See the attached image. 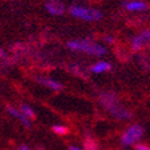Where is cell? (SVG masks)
I'll return each mask as SVG.
<instances>
[{
  "label": "cell",
  "instance_id": "8fae6325",
  "mask_svg": "<svg viewBox=\"0 0 150 150\" xmlns=\"http://www.w3.org/2000/svg\"><path fill=\"white\" fill-rule=\"evenodd\" d=\"M20 111H21V113H22L23 116H26L30 121H31V120H35V118H36V112H35V110L31 107V106L26 105V103H21V105H20Z\"/></svg>",
  "mask_w": 150,
  "mask_h": 150
},
{
  "label": "cell",
  "instance_id": "277c9868",
  "mask_svg": "<svg viewBox=\"0 0 150 150\" xmlns=\"http://www.w3.org/2000/svg\"><path fill=\"white\" fill-rule=\"evenodd\" d=\"M143 135H144V127L142 124L133 123L129 127L126 128L121 137V144L124 148L133 146L142 140Z\"/></svg>",
  "mask_w": 150,
  "mask_h": 150
},
{
  "label": "cell",
  "instance_id": "5b68a950",
  "mask_svg": "<svg viewBox=\"0 0 150 150\" xmlns=\"http://www.w3.org/2000/svg\"><path fill=\"white\" fill-rule=\"evenodd\" d=\"M150 45V30H143L139 33H137L132 41H130V46H132V49L135 52L140 51L144 47Z\"/></svg>",
  "mask_w": 150,
  "mask_h": 150
},
{
  "label": "cell",
  "instance_id": "6da1fadb",
  "mask_svg": "<svg viewBox=\"0 0 150 150\" xmlns=\"http://www.w3.org/2000/svg\"><path fill=\"white\" fill-rule=\"evenodd\" d=\"M100 101L101 105L108 111L117 120L121 121H128L132 117V112H130L123 103H121L120 98L113 92H103L100 96Z\"/></svg>",
  "mask_w": 150,
  "mask_h": 150
},
{
  "label": "cell",
  "instance_id": "7c38bea8",
  "mask_svg": "<svg viewBox=\"0 0 150 150\" xmlns=\"http://www.w3.org/2000/svg\"><path fill=\"white\" fill-rule=\"evenodd\" d=\"M52 130L57 134V135H67L69 133V129H68L67 126H63V124H54L52 127Z\"/></svg>",
  "mask_w": 150,
  "mask_h": 150
},
{
  "label": "cell",
  "instance_id": "2e32d148",
  "mask_svg": "<svg viewBox=\"0 0 150 150\" xmlns=\"http://www.w3.org/2000/svg\"><path fill=\"white\" fill-rule=\"evenodd\" d=\"M17 150H32V149H31L28 145H26V144H21L20 146H18Z\"/></svg>",
  "mask_w": 150,
  "mask_h": 150
},
{
  "label": "cell",
  "instance_id": "5bb4252c",
  "mask_svg": "<svg viewBox=\"0 0 150 150\" xmlns=\"http://www.w3.org/2000/svg\"><path fill=\"white\" fill-rule=\"evenodd\" d=\"M135 150H150V146L143 144V143H138V144H135Z\"/></svg>",
  "mask_w": 150,
  "mask_h": 150
},
{
  "label": "cell",
  "instance_id": "7a4b0ae2",
  "mask_svg": "<svg viewBox=\"0 0 150 150\" xmlns=\"http://www.w3.org/2000/svg\"><path fill=\"white\" fill-rule=\"evenodd\" d=\"M67 46L73 52L85 53L87 55H92V57H103L107 53V48L103 45L92 41V40H89V38L73 40L68 42Z\"/></svg>",
  "mask_w": 150,
  "mask_h": 150
},
{
  "label": "cell",
  "instance_id": "52a82bcc",
  "mask_svg": "<svg viewBox=\"0 0 150 150\" xmlns=\"http://www.w3.org/2000/svg\"><path fill=\"white\" fill-rule=\"evenodd\" d=\"M45 8L48 11V14L53 16H62L65 12V5L60 0H47Z\"/></svg>",
  "mask_w": 150,
  "mask_h": 150
},
{
  "label": "cell",
  "instance_id": "9a60e30c",
  "mask_svg": "<svg viewBox=\"0 0 150 150\" xmlns=\"http://www.w3.org/2000/svg\"><path fill=\"white\" fill-rule=\"evenodd\" d=\"M113 37H111V36H106L105 37V42L107 43V45H111V43H113Z\"/></svg>",
  "mask_w": 150,
  "mask_h": 150
},
{
  "label": "cell",
  "instance_id": "4fadbf2b",
  "mask_svg": "<svg viewBox=\"0 0 150 150\" xmlns=\"http://www.w3.org/2000/svg\"><path fill=\"white\" fill-rule=\"evenodd\" d=\"M84 150H97L96 143L93 142L92 139L87 138V139L85 140V149H84Z\"/></svg>",
  "mask_w": 150,
  "mask_h": 150
},
{
  "label": "cell",
  "instance_id": "30bf717a",
  "mask_svg": "<svg viewBox=\"0 0 150 150\" xmlns=\"http://www.w3.org/2000/svg\"><path fill=\"white\" fill-rule=\"evenodd\" d=\"M6 111H8L14 118H16L17 121H20V122L22 123L23 127L31 128V121L28 120L26 116H23V115L21 113V111L18 110V108H15L14 106H6Z\"/></svg>",
  "mask_w": 150,
  "mask_h": 150
},
{
  "label": "cell",
  "instance_id": "3957f363",
  "mask_svg": "<svg viewBox=\"0 0 150 150\" xmlns=\"http://www.w3.org/2000/svg\"><path fill=\"white\" fill-rule=\"evenodd\" d=\"M69 14L79 20H83L86 22H96L102 18V12L90 6L85 5H71L69 8Z\"/></svg>",
  "mask_w": 150,
  "mask_h": 150
},
{
  "label": "cell",
  "instance_id": "8992f818",
  "mask_svg": "<svg viewBox=\"0 0 150 150\" xmlns=\"http://www.w3.org/2000/svg\"><path fill=\"white\" fill-rule=\"evenodd\" d=\"M123 8L124 10H127L128 12H143L146 11L149 5L144 0H127L123 1Z\"/></svg>",
  "mask_w": 150,
  "mask_h": 150
},
{
  "label": "cell",
  "instance_id": "9c48e42d",
  "mask_svg": "<svg viewBox=\"0 0 150 150\" xmlns=\"http://www.w3.org/2000/svg\"><path fill=\"white\" fill-rule=\"evenodd\" d=\"M112 69V64L110 63L108 60H98L96 63H93L90 67V71L92 74H105V73H108Z\"/></svg>",
  "mask_w": 150,
  "mask_h": 150
},
{
  "label": "cell",
  "instance_id": "ba28073f",
  "mask_svg": "<svg viewBox=\"0 0 150 150\" xmlns=\"http://www.w3.org/2000/svg\"><path fill=\"white\" fill-rule=\"evenodd\" d=\"M36 81H37L38 84L46 86L47 89L52 90V91H60V90H63V85H62L59 81L54 80V79H51V78L38 76V78H36Z\"/></svg>",
  "mask_w": 150,
  "mask_h": 150
},
{
  "label": "cell",
  "instance_id": "e0dca14e",
  "mask_svg": "<svg viewBox=\"0 0 150 150\" xmlns=\"http://www.w3.org/2000/svg\"><path fill=\"white\" fill-rule=\"evenodd\" d=\"M69 150H84V149L80 148V146H78V145H70V146H69Z\"/></svg>",
  "mask_w": 150,
  "mask_h": 150
}]
</instances>
